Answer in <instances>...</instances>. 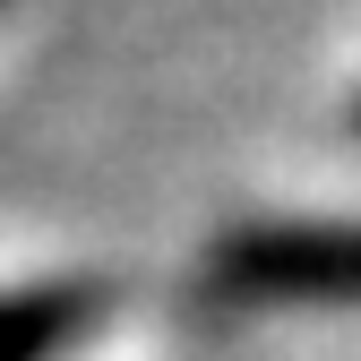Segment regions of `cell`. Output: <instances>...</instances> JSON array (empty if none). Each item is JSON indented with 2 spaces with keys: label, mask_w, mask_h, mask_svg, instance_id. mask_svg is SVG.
I'll list each match as a JSON object with an SVG mask.
<instances>
[{
  "label": "cell",
  "mask_w": 361,
  "mask_h": 361,
  "mask_svg": "<svg viewBox=\"0 0 361 361\" xmlns=\"http://www.w3.org/2000/svg\"><path fill=\"white\" fill-rule=\"evenodd\" d=\"M353 129H361V104H353Z\"/></svg>",
  "instance_id": "obj_3"
},
{
  "label": "cell",
  "mask_w": 361,
  "mask_h": 361,
  "mask_svg": "<svg viewBox=\"0 0 361 361\" xmlns=\"http://www.w3.org/2000/svg\"><path fill=\"white\" fill-rule=\"evenodd\" d=\"M224 284L267 301H361V215L336 224H258L224 241Z\"/></svg>",
  "instance_id": "obj_1"
},
{
  "label": "cell",
  "mask_w": 361,
  "mask_h": 361,
  "mask_svg": "<svg viewBox=\"0 0 361 361\" xmlns=\"http://www.w3.org/2000/svg\"><path fill=\"white\" fill-rule=\"evenodd\" d=\"M95 319H104L95 284H18L0 293V361H61Z\"/></svg>",
  "instance_id": "obj_2"
}]
</instances>
